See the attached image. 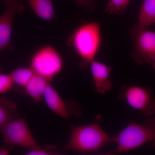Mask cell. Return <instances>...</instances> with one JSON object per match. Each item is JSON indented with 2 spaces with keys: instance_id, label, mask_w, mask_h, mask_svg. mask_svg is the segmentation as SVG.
Here are the masks:
<instances>
[{
  "instance_id": "9",
  "label": "cell",
  "mask_w": 155,
  "mask_h": 155,
  "mask_svg": "<svg viewBox=\"0 0 155 155\" xmlns=\"http://www.w3.org/2000/svg\"><path fill=\"white\" fill-rule=\"evenodd\" d=\"M43 100L53 113L62 118L67 119L72 115L78 116L80 114L78 105L74 102L66 101L63 99L57 90L50 84L46 89Z\"/></svg>"
},
{
  "instance_id": "19",
  "label": "cell",
  "mask_w": 155,
  "mask_h": 155,
  "mask_svg": "<svg viewBox=\"0 0 155 155\" xmlns=\"http://www.w3.org/2000/svg\"><path fill=\"white\" fill-rule=\"evenodd\" d=\"M75 1L78 6L85 8L88 11H92L95 7V4L93 0H75Z\"/></svg>"
},
{
  "instance_id": "2",
  "label": "cell",
  "mask_w": 155,
  "mask_h": 155,
  "mask_svg": "<svg viewBox=\"0 0 155 155\" xmlns=\"http://www.w3.org/2000/svg\"><path fill=\"white\" fill-rule=\"evenodd\" d=\"M111 142L113 137L108 135L98 121L88 125H71V134L65 149L87 153L97 151Z\"/></svg>"
},
{
  "instance_id": "15",
  "label": "cell",
  "mask_w": 155,
  "mask_h": 155,
  "mask_svg": "<svg viewBox=\"0 0 155 155\" xmlns=\"http://www.w3.org/2000/svg\"><path fill=\"white\" fill-rule=\"evenodd\" d=\"M15 109L16 106L13 103L0 99V130L7 122L17 116Z\"/></svg>"
},
{
  "instance_id": "12",
  "label": "cell",
  "mask_w": 155,
  "mask_h": 155,
  "mask_svg": "<svg viewBox=\"0 0 155 155\" xmlns=\"http://www.w3.org/2000/svg\"><path fill=\"white\" fill-rule=\"evenodd\" d=\"M37 16L45 21H51L56 17L53 0H25Z\"/></svg>"
},
{
  "instance_id": "20",
  "label": "cell",
  "mask_w": 155,
  "mask_h": 155,
  "mask_svg": "<svg viewBox=\"0 0 155 155\" xmlns=\"http://www.w3.org/2000/svg\"><path fill=\"white\" fill-rule=\"evenodd\" d=\"M10 154L9 150L5 147H0V155H8Z\"/></svg>"
},
{
  "instance_id": "16",
  "label": "cell",
  "mask_w": 155,
  "mask_h": 155,
  "mask_svg": "<svg viewBox=\"0 0 155 155\" xmlns=\"http://www.w3.org/2000/svg\"><path fill=\"white\" fill-rule=\"evenodd\" d=\"M130 2V0H109L106 6L105 12L108 14H124Z\"/></svg>"
},
{
  "instance_id": "3",
  "label": "cell",
  "mask_w": 155,
  "mask_h": 155,
  "mask_svg": "<svg viewBox=\"0 0 155 155\" xmlns=\"http://www.w3.org/2000/svg\"><path fill=\"white\" fill-rule=\"evenodd\" d=\"M117 153L129 152L147 143L155 146V116L143 122L131 121L115 136Z\"/></svg>"
},
{
  "instance_id": "18",
  "label": "cell",
  "mask_w": 155,
  "mask_h": 155,
  "mask_svg": "<svg viewBox=\"0 0 155 155\" xmlns=\"http://www.w3.org/2000/svg\"><path fill=\"white\" fill-rule=\"evenodd\" d=\"M55 147H48V148H42L38 146L28 150L25 153L27 155H59V153L54 151Z\"/></svg>"
},
{
  "instance_id": "7",
  "label": "cell",
  "mask_w": 155,
  "mask_h": 155,
  "mask_svg": "<svg viewBox=\"0 0 155 155\" xmlns=\"http://www.w3.org/2000/svg\"><path fill=\"white\" fill-rule=\"evenodd\" d=\"M4 143L25 148H33L38 146L26 120L19 116L14 117L7 122L0 130Z\"/></svg>"
},
{
  "instance_id": "1",
  "label": "cell",
  "mask_w": 155,
  "mask_h": 155,
  "mask_svg": "<svg viewBox=\"0 0 155 155\" xmlns=\"http://www.w3.org/2000/svg\"><path fill=\"white\" fill-rule=\"evenodd\" d=\"M101 25L96 22L78 25L70 35L67 45L75 51L81 60L80 67H88L100 52L102 45Z\"/></svg>"
},
{
  "instance_id": "14",
  "label": "cell",
  "mask_w": 155,
  "mask_h": 155,
  "mask_svg": "<svg viewBox=\"0 0 155 155\" xmlns=\"http://www.w3.org/2000/svg\"><path fill=\"white\" fill-rule=\"evenodd\" d=\"M10 74L14 85L24 88L35 73L30 67H19L14 69Z\"/></svg>"
},
{
  "instance_id": "13",
  "label": "cell",
  "mask_w": 155,
  "mask_h": 155,
  "mask_svg": "<svg viewBox=\"0 0 155 155\" xmlns=\"http://www.w3.org/2000/svg\"><path fill=\"white\" fill-rule=\"evenodd\" d=\"M145 28L155 24V0H143L138 13V22Z\"/></svg>"
},
{
  "instance_id": "6",
  "label": "cell",
  "mask_w": 155,
  "mask_h": 155,
  "mask_svg": "<svg viewBox=\"0 0 155 155\" xmlns=\"http://www.w3.org/2000/svg\"><path fill=\"white\" fill-rule=\"evenodd\" d=\"M130 37L134 44L131 55L139 64H152L155 56V31L137 23L132 26Z\"/></svg>"
},
{
  "instance_id": "11",
  "label": "cell",
  "mask_w": 155,
  "mask_h": 155,
  "mask_svg": "<svg viewBox=\"0 0 155 155\" xmlns=\"http://www.w3.org/2000/svg\"><path fill=\"white\" fill-rule=\"evenodd\" d=\"M49 84L44 78L35 74L24 87V90L26 95L34 101L40 102L43 100L46 89Z\"/></svg>"
},
{
  "instance_id": "17",
  "label": "cell",
  "mask_w": 155,
  "mask_h": 155,
  "mask_svg": "<svg viewBox=\"0 0 155 155\" xmlns=\"http://www.w3.org/2000/svg\"><path fill=\"white\" fill-rule=\"evenodd\" d=\"M14 86V81L11 74H6L0 72V95L10 91Z\"/></svg>"
},
{
  "instance_id": "4",
  "label": "cell",
  "mask_w": 155,
  "mask_h": 155,
  "mask_svg": "<svg viewBox=\"0 0 155 155\" xmlns=\"http://www.w3.org/2000/svg\"><path fill=\"white\" fill-rule=\"evenodd\" d=\"M64 64L63 56L51 45L39 48L32 54L30 60V67L34 73L49 82L61 73Z\"/></svg>"
},
{
  "instance_id": "8",
  "label": "cell",
  "mask_w": 155,
  "mask_h": 155,
  "mask_svg": "<svg viewBox=\"0 0 155 155\" xmlns=\"http://www.w3.org/2000/svg\"><path fill=\"white\" fill-rule=\"evenodd\" d=\"M5 10L0 16V51L13 49L11 45L14 19L25 11L23 0H5Z\"/></svg>"
},
{
  "instance_id": "21",
  "label": "cell",
  "mask_w": 155,
  "mask_h": 155,
  "mask_svg": "<svg viewBox=\"0 0 155 155\" xmlns=\"http://www.w3.org/2000/svg\"><path fill=\"white\" fill-rule=\"evenodd\" d=\"M152 65H153V68H154V69H155V56L154 58L153 61Z\"/></svg>"
},
{
  "instance_id": "10",
  "label": "cell",
  "mask_w": 155,
  "mask_h": 155,
  "mask_svg": "<svg viewBox=\"0 0 155 155\" xmlns=\"http://www.w3.org/2000/svg\"><path fill=\"white\" fill-rule=\"evenodd\" d=\"M91 72L96 91L104 94L112 87L110 77L112 68L105 63L94 60L90 64Z\"/></svg>"
},
{
  "instance_id": "22",
  "label": "cell",
  "mask_w": 155,
  "mask_h": 155,
  "mask_svg": "<svg viewBox=\"0 0 155 155\" xmlns=\"http://www.w3.org/2000/svg\"><path fill=\"white\" fill-rule=\"evenodd\" d=\"M0 72H1V67H0Z\"/></svg>"
},
{
  "instance_id": "5",
  "label": "cell",
  "mask_w": 155,
  "mask_h": 155,
  "mask_svg": "<svg viewBox=\"0 0 155 155\" xmlns=\"http://www.w3.org/2000/svg\"><path fill=\"white\" fill-rule=\"evenodd\" d=\"M118 98L143 116L151 117L155 114V97L151 87L135 84L124 85Z\"/></svg>"
}]
</instances>
